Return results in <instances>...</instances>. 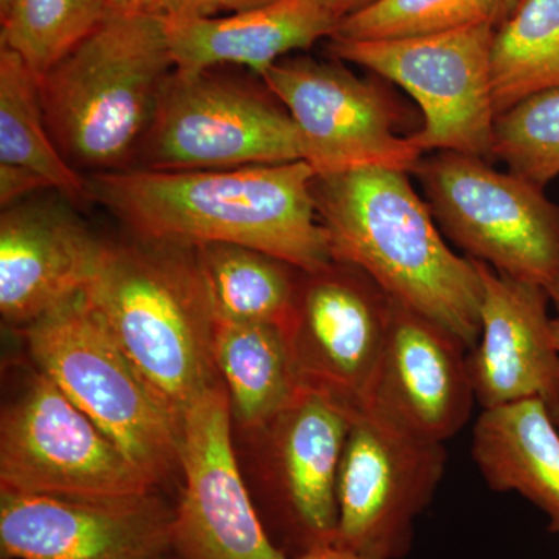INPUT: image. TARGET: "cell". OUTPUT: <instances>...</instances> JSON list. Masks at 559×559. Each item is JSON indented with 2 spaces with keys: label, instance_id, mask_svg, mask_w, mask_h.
Here are the masks:
<instances>
[{
  "label": "cell",
  "instance_id": "cell-1",
  "mask_svg": "<svg viewBox=\"0 0 559 559\" xmlns=\"http://www.w3.org/2000/svg\"><path fill=\"white\" fill-rule=\"evenodd\" d=\"M308 162L230 170L94 173L91 200L138 238L229 242L270 253L299 271L329 266V238L312 198Z\"/></svg>",
  "mask_w": 559,
  "mask_h": 559
},
{
  "label": "cell",
  "instance_id": "cell-2",
  "mask_svg": "<svg viewBox=\"0 0 559 559\" xmlns=\"http://www.w3.org/2000/svg\"><path fill=\"white\" fill-rule=\"evenodd\" d=\"M312 198L334 261L369 274L393 300L476 347L481 282L476 261L444 242L409 173L358 167L312 179Z\"/></svg>",
  "mask_w": 559,
  "mask_h": 559
},
{
  "label": "cell",
  "instance_id": "cell-3",
  "mask_svg": "<svg viewBox=\"0 0 559 559\" xmlns=\"http://www.w3.org/2000/svg\"><path fill=\"white\" fill-rule=\"evenodd\" d=\"M87 293L180 429L191 407L223 384L216 319L194 246L138 237L130 245H106Z\"/></svg>",
  "mask_w": 559,
  "mask_h": 559
},
{
  "label": "cell",
  "instance_id": "cell-4",
  "mask_svg": "<svg viewBox=\"0 0 559 559\" xmlns=\"http://www.w3.org/2000/svg\"><path fill=\"white\" fill-rule=\"evenodd\" d=\"M173 72L165 17L110 10L39 80L44 116L62 156L76 170L131 168Z\"/></svg>",
  "mask_w": 559,
  "mask_h": 559
},
{
  "label": "cell",
  "instance_id": "cell-5",
  "mask_svg": "<svg viewBox=\"0 0 559 559\" xmlns=\"http://www.w3.org/2000/svg\"><path fill=\"white\" fill-rule=\"evenodd\" d=\"M28 352L154 485L179 465V428L81 290L24 326Z\"/></svg>",
  "mask_w": 559,
  "mask_h": 559
},
{
  "label": "cell",
  "instance_id": "cell-6",
  "mask_svg": "<svg viewBox=\"0 0 559 559\" xmlns=\"http://www.w3.org/2000/svg\"><path fill=\"white\" fill-rule=\"evenodd\" d=\"M440 230L469 259L549 290L559 282V204L481 157L436 151L417 170Z\"/></svg>",
  "mask_w": 559,
  "mask_h": 559
},
{
  "label": "cell",
  "instance_id": "cell-7",
  "mask_svg": "<svg viewBox=\"0 0 559 559\" xmlns=\"http://www.w3.org/2000/svg\"><path fill=\"white\" fill-rule=\"evenodd\" d=\"M173 72L131 168L230 170L305 160L300 132L271 94L215 73Z\"/></svg>",
  "mask_w": 559,
  "mask_h": 559
},
{
  "label": "cell",
  "instance_id": "cell-8",
  "mask_svg": "<svg viewBox=\"0 0 559 559\" xmlns=\"http://www.w3.org/2000/svg\"><path fill=\"white\" fill-rule=\"evenodd\" d=\"M491 22L414 38L333 39L331 51L396 84L417 102L421 130L415 148L457 151L492 159Z\"/></svg>",
  "mask_w": 559,
  "mask_h": 559
},
{
  "label": "cell",
  "instance_id": "cell-9",
  "mask_svg": "<svg viewBox=\"0 0 559 559\" xmlns=\"http://www.w3.org/2000/svg\"><path fill=\"white\" fill-rule=\"evenodd\" d=\"M154 484L47 374L0 419V489L79 499L151 495Z\"/></svg>",
  "mask_w": 559,
  "mask_h": 559
},
{
  "label": "cell",
  "instance_id": "cell-10",
  "mask_svg": "<svg viewBox=\"0 0 559 559\" xmlns=\"http://www.w3.org/2000/svg\"><path fill=\"white\" fill-rule=\"evenodd\" d=\"M393 299L366 272L331 261L300 271L285 325L304 389L325 395L353 418L366 412L385 341Z\"/></svg>",
  "mask_w": 559,
  "mask_h": 559
},
{
  "label": "cell",
  "instance_id": "cell-11",
  "mask_svg": "<svg viewBox=\"0 0 559 559\" xmlns=\"http://www.w3.org/2000/svg\"><path fill=\"white\" fill-rule=\"evenodd\" d=\"M444 443L419 440L370 414L352 419L337 474L336 546L403 559L444 473Z\"/></svg>",
  "mask_w": 559,
  "mask_h": 559
},
{
  "label": "cell",
  "instance_id": "cell-12",
  "mask_svg": "<svg viewBox=\"0 0 559 559\" xmlns=\"http://www.w3.org/2000/svg\"><path fill=\"white\" fill-rule=\"evenodd\" d=\"M261 81L293 117L316 175L358 167L414 173L425 157L396 132L400 110L389 92L344 66L282 60Z\"/></svg>",
  "mask_w": 559,
  "mask_h": 559
},
{
  "label": "cell",
  "instance_id": "cell-13",
  "mask_svg": "<svg viewBox=\"0 0 559 559\" xmlns=\"http://www.w3.org/2000/svg\"><path fill=\"white\" fill-rule=\"evenodd\" d=\"M224 384L209 390L179 429L183 489L173 521L176 559H289L272 540L240 469Z\"/></svg>",
  "mask_w": 559,
  "mask_h": 559
},
{
  "label": "cell",
  "instance_id": "cell-14",
  "mask_svg": "<svg viewBox=\"0 0 559 559\" xmlns=\"http://www.w3.org/2000/svg\"><path fill=\"white\" fill-rule=\"evenodd\" d=\"M352 419L340 404L305 389L261 429L271 521L289 559L336 543L337 474Z\"/></svg>",
  "mask_w": 559,
  "mask_h": 559
},
{
  "label": "cell",
  "instance_id": "cell-15",
  "mask_svg": "<svg viewBox=\"0 0 559 559\" xmlns=\"http://www.w3.org/2000/svg\"><path fill=\"white\" fill-rule=\"evenodd\" d=\"M173 521L153 492L79 499L0 489L5 559H159L171 551Z\"/></svg>",
  "mask_w": 559,
  "mask_h": 559
},
{
  "label": "cell",
  "instance_id": "cell-16",
  "mask_svg": "<svg viewBox=\"0 0 559 559\" xmlns=\"http://www.w3.org/2000/svg\"><path fill=\"white\" fill-rule=\"evenodd\" d=\"M468 345L436 320L393 300L388 341L364 414L419 440L444 443L477 403Z\"/></svg>",
  "mask_w": 559,
  "mask_h": 559
},
{
  "label": "cell",
  "instance_id": "cell-17",
  "mask_svg": "<svg viewBox=\"0 0 559 559\" xmlns=\"http://www.w3.org/2000/svg\"><path fill=\"white\" fill-rule=\"evenodd\" d=\"M476 261L480 336L468 353L471 384L485 409L538 400L559 426V349L549 290Z\"/></svg>",
  "mask_w": 559,
  "mask_h": 559
},
{
  "label": "cell",
  "instance_id": "cell-18",
  "mask_svg": "<svg viewBox=\"0 0 559 559\" xmlns=\"http://www.w3.org/2000/svg\"><path fill=\"white\" fill-rule=\"evenodd\" d=\"M106 245L83 221L53 204H14L0 216V312L28 325L90 288Z\"/></svg>",
  "mask_w": 559,
  "mask_h": 559
},
{
  "label": "cell",
  "instance_id": "cell-19",
  "mask_svg": "<svg viewBox=\"0 0 559 559\" xmlns=\"http://www.w3.org/2000/svg\"><path fill=\"white\" fill-rule=\"evenodd\" d=\"M164 17L176 72L240 66L260 79L290 51L333 38L340 25L316 0H278L223 17Z\"/></svg>",
  "mask_w": 559,
  "mask_h": 559
},
{
  "label": "cell",
  "instance_id": "cell-20",
  "mask_svg": "<svg viewBox=\"0 0 559 559\" xmlns=\"http://www.w3.org/2000/svg\"><path fill=\"white\" fill-rule=\"evenodd\" d=\"M471 454L489 488L527 499L559 536V426L540 401L481 411Z\"/></svg>",
  "mask_w": 559,
  "mask_h": 559
},
{
  "label": "cell",
  "instance_id": "cell-21",
  "mask_svg": "<svg viewBox=\"0 0 559 559\" xmlns=\"http://www.w3.org/2000/svg\"><path fill=\"white\" fill-rule=\"evenodd\" d=\"M215 362L231 412L248 429L266 428L305 390L280 325L216 322Z\"/></svg>",
  "mask_w": 559,
  "mask_h": 559
},
{
  "label": "cell",
  "instance_id": "cell-22",
  "mask_svg": "<svg viewBox=\"0 0 559 559\" xmlns=\"http://www.w3.org/2000/svg\"><path fill=\"white\" fill-rule=\"evenodd\" d=\"M216 322L272 323L285 329L300 271L293 264L229 242L194 246Z\"/></svg>",
  "mask_w": 559,
  "mask_h": 559
},
{
  "label": "cell",
  "instance_id": "cell-23",
  "mask_svg": "<svg viewBox=\"0 0 559 559\" xmlns=\"http://www.w3.org/2000/svg\"><path fill=\"white\" fill-rule=\"evenodd\" d=\"M0 164L38 173L70 201H92L90 180L69 164L51 138L38 76L7 47H0Z\"/></svg>",
  "mask_w": 559,
  "mask_h": 559
},
{
  "label": "cell",
  "instance_id": "cell-24",
  "mask_svg": "<svg viewBox=\"0 0 559 559\" xmlns=\"http://www.w3.org/2000/svg\"><path fill=\"white\" fill-rule=\"evenodd\" d=\"M491 84L496 116L536 92L559 87V0H524L496 28Z\"/></svg>",
  "mask_w": 559,
  "mask_h": 559
},
{
  "label": "cell",
  "instance_id": "cell-25",
  "mask_svg": "<svg viewBox=\"0 0 559 559\" xmlns=\"http://www.w3.org/2000/svg\"><path fill=\"white\" fill-rule=\"evenodd\" d=\"M106 0H13L0 46L16 51L43 79L110 13Z\"/></svg>",
  "mask_w": 559,
  "mask_h": 559
},
{
  "label": "cell",
  "instance_id": "cell-26",
  "mask_svg": "<svg viewBox=\"0 0 559 559\" xmlns=\"http://www.w3.org/2000/svg\"><path fill=\"white\" fill-rule=\"evenodd\" d=\"M492 157L546 189L559 176V87L536 92L496 116Z\"/></svg>",
  "mask_w": 559,
  "mask_h": 559
},
{
  "label": "cell",
  "instance_id": "cell-27",
  "mask_svg": "<svg viewBox=\"0 0 559 559\" xmlns=\"http://www.w3.org/2000/svg\"><path fill=\"white\" fill-rule=\"evenodd\" d=\"M492 14L495 0H378L342 20L333 39L382 40L437 35L481 22L492 24Z\"/></svg>",
  "mask_w": 559,
  "mask_h": 559
},
{
  "label": "cell",
  "instance_id": "cell-28",
  "mask_svg": "<svg viewBox=\"0 0 559 559\" xmlns=\"http://www.w3.org/2000/svg\"><path fill=\"white\" fill-rule=\"evenodd\" d=\"M43 189H51L47 179L38 173L17 165L0 164V204L9 209L27 194Z\"/></svg>",
  "mask_w": 559,
  "mask_h": 559
},
{
  "label": "cell",
  "instance_id": "cell-29",
  "mask_svg": "<svg viewBox=\"0 0 559 559\" xmlns=\"http://www.w3.org/2000/svg\"><path fill=\"white\" fill-rule=\"evenodd\" d=\"M223 11V0H164L162 14L168 17H207Z\"/></svg>",
  "mask_w": 559,
  "mask_h": 559
},
{
  "label": "cell",
  "instance_id": "cell-30",
  "mask_svg": "<svg viewBox=\"0 0 559 559\" xmlns=\"http://www.w3.org/2000/svg\"><path fill=\"white\" fill-rule=\"evenodd\" d=\"M320 7H323L331 16L337 22L358 13V11L373 5L378 0H316Z\"/></svg>",
  "mask_w": 559,
  "mask_h": 559
},
{
  "label": "cell",
  "instance_id": "cell-31",
  "mask_svg": "<svg viewBox=\"0 0 559 559\" xmlns=\"http://www.w3.org/2000/svg\"><path fill=\"white\" fill-rule=\"evenodd\" d=\"M293 559H377V558L367 557V555L358 554V551L344 549V547L336 546V544H329V546L316 547V549L307 551V554L300 555V557H296Z\"/></svg>",
  "mask_w": 559,
  "mask_h": 559
},
{
  "label": "cell",
  "instance_id": "cell-32",
  "mask_svg": "<svg viewBox=\"0 0 559 559\" xmlns=\"http://www.w3.org/2000/svg\"><path fill=\"white\" fill-rule=\"evenodd\" d=\"M112 10L139 11V13L162 14L164 0H106Z\"/></svg>",
  "mask_w": 559,
  "mask_h": 559
},
{
  "label": "cell",
  "instance_id": "cell-33",
  "mask_svg": "<svg viewBox=\"0 0 559 559\" xmlns=\"http://www.w3.org/2000/svg\"><path fill=\"white\" fill-rule=\"evenodd\" d=\"M522 3H524V0H495V14H492L495 27L498 28L499 25L509 20Z\"/></svg>",
  "mask_w": 559,
  "mask_h": 559
},
{
  "label": "cell",
  "instance_id": "cell-34",
  "mask_svg": "<svg viewBox=\"0 0 559 559\" xmlns=\"http://www.w3.org/2000/svg\"><path fill=\"white\" fill-rule=\"evenodd\" d=\"M274 2H278V0H223V10L235 13V11L260 9V7Z\"/></svg>",
  "mask_w": 559,
  "mask_h": 559
},
{
  "label": "cell",
  "instance_id": "cell-35",
  "mask_svg": "<svg viewBox=\"0 0 559 559\" xmlns=\"http://www.w3.org/2000/svg\"><path fill=\"white\" fill-rule=\"evenodd\" d=\"M551 307H554L555 314L551 318V329H554L555 344L559 349V282L557 285L551 286L549 289Z\"/></svg>",
  "mask_w": 559,
  "mask_h": 559
},
{
  "label": "cell",
  "instance_id": "cell-36",
  "mask_svg": "<svg viewBox=\"0 0 559 559\" xmlns=\"http://www.w3.org/2000/svg\"><path fill=\"white\" fill-rule=\"evenodd\" d=\"M11 3H13V0H0V20L7 16L11 9Z\"/></svg>",
  "mask_w": 559,
  "mask_h": 559
},
{
  "label": "cell",
  "instance_id": "cell-37",
  "mask_svg": "<svg viewBox=\"0 0 559 559\" xmlns=\"http://www.w3.org/2000/svg\"><path fill=\"white\" fill-rule=\"evenodd\" d=\"M159 559H176V558H175V557H173V554H171V551H170V554H167V555H165V557H162V558H159Z\"/></svg>",
  "mask_w": 559,
  "mask_h": 559
}]
</instances>
